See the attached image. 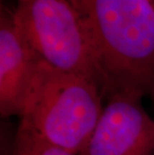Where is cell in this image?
<instances>
[{
    "mask_svg": "<svg viewBox=\"0 0 154 155\" xmlns=\"http://www.w3.org/2000/svg\"><path fill=\"white\" fill-rule=\"evenodd\" d=\"M151 93L153 94V97H154V87H153V90H152V92H151Z\"/></svg>",
    "mask_w": 154,
    "mask_h": 155,
    "instance_id": "7",
    "label": "cell"
},
{
    "mask_svg": "<svg viewBox=\"0 0 154 155\" xmlns=\"http://www.w3.org/2000/svg\"><path fill=\"white\" fill-rule=\"evenodd\" d=\"M103 97L94 81L41 60L19 126L79 155L101 116Z\"/></svg>",
    "mask_w": 154,
    "mask_h": 155,
    "instance_id": "2",
    "label": "cell"
},
{
    "mask_svg": "<svg viewBox=\"0 0 154 155\" xmlns=\"http://www.w3.org/2000/svg\"><path fill=\"white\" fill-rule=\"evenodd\" d=\"M41 57L15 21L13 11H0V113L3 117L23 113Z\"/></svg>",
    "mask_w": 154,
    "mask_h": 155,
    "instance_id": "5",
    "label": "cell"
},
{
    "mask_svg": "<svg viewBox=\"0 0 154 155\" xmlns=\"http://www.w3.org/2000/svg\"><path fill=\"white\" fill-rule=\"evenodd\" d=\"M152 2H153V3H154V0H152Z\"/></svg>",
    "mask_w": 154,
    "mask_h": 155,
    "instance_id": "8",
    "label": "cell"
},
{
    "mask_svg": "<svg viewBox=\"0 0 154 155\" xmlns=\"http://www.w3.org/2000/svg\"><path fill=\"white\" fill-rule=\"evenodd\" d=\"M102 77L104 97H143L154 87L152 0H78Z\"/></svg>",
    "mask_w": 154,
    "mask_h": 155,
    "instance_id": "1",
    "label": "cell"
},
{
    "mask_svg": "<svg viewBox=\"0 0 154 155\" xmlns=\"http://www.w3.org/2000/svg\"><path fill=\"white\" fill-rule=\"evenodd\" d=\"M141 97H107L101 116L79 155H154V120Z\"/></svg>",
    "mask_w": 154,
    "mask_h": 155,
    "instance_id": "4",
    "label": "cell"
},
{
    "mask_svg": "<svg viewBox=\"0 0 154 155\" xmlns=\"http://www.w3.org/2000/svg\"><path fill=\"white\" fill-rule=\"evenodd\" d=\"M15 1V21L42 60L60 71L90 79L102 90V77L78 0Z\"/></svg>",
    "mask_w": 154,
    "mask_h": 155,
    "instance_id": "3",
    "label": "cell"
},
{
    "mask_svg": "<svg viewBox=\"0 0 154 155\" xmlns=\"http://www.w3.org/2000/svg\"><path fill=\"white\" fill-rule=\"evenodd\" d=\"M11 155H75L47 142L25 127L19 126L12 146Z\"/></svg>",
    "mask_w": 154,
    "mask_h": 155,
    "instance_id": "6",
    "label": "cell"
}]
</instances>
